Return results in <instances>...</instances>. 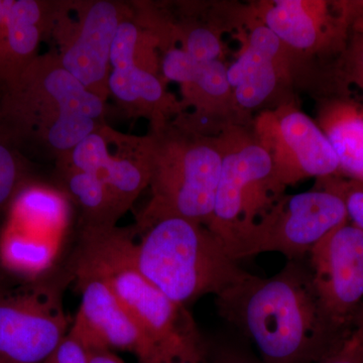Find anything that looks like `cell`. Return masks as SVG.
I'll list each match as a JSON object with an SVG mask.
<instances>
[{"instance_id": "cell-28", "label": "cell", "mask_w": 363, "mask_h": 363, "mask_svg": "<svg viewBox=\"0 0 363 363\" xmlns=\"http://www.w3.org/2000/svg\"><path fill=\"white\" fill-rule=\"evenodd\" d=\"M208 362L209 363H262V360L259 362L250 353L233 347L221 348L215 351L211 359L208 357Z\"/></svg>"}, {"instance_id": "cell-25", "label": "cell", "mask_w": 363, "mask_h": 363, "mask_svg": "<svg viewBox=\"0 0 363 363\" xmlns=\"http://www.w3.org/2000/svg\"><path fill=\"white\" fill-rule=\"evenodd\" d=\"M140 363H209L206 346L202 339L186 344L179 350L157 353Z\"/></svg>"}, {"instance_id": "cell-13", "label": "cell", "mask_w": 363, "mask_h": 363, "mask_svg": "<svg viewBox=\"0 0 363 363\" xmlns=\"http://www.w3.org/2000/svg\"><path fill=\"white\" fill-rule=\"evenodd\" d=\"M252 16L291 51L336 55L345 49L350 26L342 1L274 0L253 6Z\"/></svg>"}, {"instance_id": "cell-32", "label": "cell", "mask_w": 363, "mask_h": 363, "mask_svg": "<svg viewBox=\"0 0 363 363\" xmlns=\"http://www.w3.org/2000/svg\"><path fill=\"white\" fill-rule=\"evenodd\" d=\"M353 334H354L355 338H357L358 342V346H359L360 354H362L363 362V325H360V326L354 328Z\"/></svg>"}, {"instance_id": "cell-31", "label": "cell", "mask_w": 363, "mask_h": 363, "mask_svg": "<svg viewBox=\"0 0 363 363\" xmlns=\"http://www.w3.org/2000/svg\"><path fill=\"white\" fill-rule=\"evenodd\" d=\"M14 0H0V33L6 25L7 16L13 6Z\"/></svg>"}, {"instance_id": "cell-6", "label": "cell", "mask_w": 363, "mask_h": 363, "mask_svg": "<svg viewBox=\"0 0 363 363\" xmlns=\"http://www.w3.org/2000/svg\"><path fill=\"white\" fill-rule=\"evenodd\" d=\"M222 152L220 177L208 228L231 259L253 257L262 222L285 195L274 164L248 125H233L218 135Z\"/></svg>"}, {"instance_id": "cell-14", "label": "cell", "mask_w": 363, "mask_h": 363, "mask_svg": "<svg viewBox=\"0 0 363 363\" xmlns=\"http://www.w3.org/2000/svg\"><path fill=\"white\" fill-rule=\"evenodd\" d=\"M169 81L181 85L184 112L176 121L202 135L217 136L233 125H248L234 99L223 61L199 62L181 52L169 67Z\"/></svg>"}, {"instance_id": "cell-23", "label": "cell", "mask_w": 363, "mask_h": 363, "mask_svg": "<svg viewBox=\"0 0 363 363\" xmlns=\"http://www.w3.org/2000/svg\"><path fill=\"white\" fill-rule=\"evenodd\" d=\"M333 78L336 85L357 86L363 99V30H350L345 49L334 67Z\"/></svg>"}, {"instance_id": "cell-4", "label": "cell", "mask_w": 363, "mask_h": 363, "mask_svg": "<svg viewBox=\"0 0 363 363\" xmlns=\"http://www.w3.org/2000/svg\"><path fill=\"white\" fill-rule=\"evenodd\" d=\"M135 228L140 234L133 243L136 267L176 304L186 307L208 294L217 297L248 274L201 223L167 217Z\"/></svg>"}, {"instance_id": "cell-18", "label": "cell", "mask_w": 363, "mask_h": 363, "mask_svg": "<svg viewBox=\"0 0 363 363\" xmlns=\"http://www.w3.org/2000/svg\"><path fill=\"white\" fill-rule=\"evenodd\" d=\"M316 123L330 142L339 176L363 183V99L336 85L320 99Z\"/></svg>"}, {"instance_id": "cell-8", "label": "cell", "mask_w": 363, "mask_h": 363, "mask_svg": "<svg viewBox=\"0 0 363 363\" xmlns=\"http://www.w3.org/2000/svg\"><path fill=\"white\" fill-rule=\"evenodd\" d=\"M71 272L0 296V363H44L68 334L63 294Z\"/></svg>"}, {"instance_id": "cell-16", "label": "cell", "mask_w": 363, "mask_h": 363, "mask_svg": "<svg viewBox=\"0 0 363 363\" xmlns=\"http://www.w3.org/2000/svg\"><path fill=\"white\" fill-rule=\"evenodd\" d=\"M252 18L240 56L227 68L236 104L248 117L292 80L293 52L269 28Z\"/></svg>"}, {"instance_id": "cell-27", "label": "cell", "mask_w": 363, "mask_h": 363, "mask_svg": "<svg viewBox=\"0 0 363 363\" xmlns=\"http://www.w3.org/2000/svg\"><path fill=\"white\" fill-rule=\"evenodd\" d=\"M316 363H363L359 346L353 332L337 350Z\"/></svg>"}, {"instance_id": "cell-35", "label": "cell", "mask_w": 363, "mask_h": 363, "mask_svg": "<svg viewBox=\"0 0 363 363\" xmlns=\"http://www.w3.org/2000/svg\"><path fill=\"white\" fill-rule=\"evenodd\" d=\"M0 96H1V90H0Z\"/></svg>"}, {"instance_id": "cell-24", "label": "cell", "mask_w": 363, "mask_h": 363, "mask_svg": "<svg viewBox=\"0 0 363 363\" xmlns=\"http://www.w3.org/2000/svg\"><path fill=\"white\" fill-rule=\"evenodd\" d=\"M317 187L330 191L342 199L348 222L363 231V183L340 176L317 180Z\"/></svg>"}, {"instance_id": "cell-15", "label": "cell", "mask_w": 363, "mask_h": 363, "mask_svg": "<svg viewBox=\"0 0 363 363\" xmlns=\"http://www.w3.org/2000/svg\"><path fill=\"white\" fill-rule=\"evenodd\" d=\"M70 272L81 293L71 334L87 350H125L138 360L157 354L149 338L101 279L82 267L72 266Z\"/></svg>"}, {"instance_id": "cell-22", "label": "cell", "mask_w": 363, "mask_h": 363, "mask_svg": "<svg viewBox=\"0 0 363 363\" xmlns=\"http://www.w3.org/2000/svg\"><path fill=\"white\" fill-rule=\"evenodd\" d=\"M176 42L199 62L223 61V45L216 28L198 23H174Z\"/></svg>"}, {"instance_id": "cell-7", "label": "cell", "mask_w": 363, "mask_h": 363, "mask_svg": "<svg viewBox=\"0 0 363 363\" xmlns=\"http://www.w3.org/2000/svg\"><path fill=\"white\" fill-rule=\"evenodd\" d=\"M133 4L114 0L55 1L51 39L61 65L88 90L109 97L112 43Z\"/></svg>"}, {"instance_id": "cell-21", "label": "cell", "mask_w": 363, "mask_h": 363, "mask_svg": "<svg viewBox=\"0 0 363 363\" xmlns=\"http://www.w3.org/2000/svg\"><path fill=\"white\" fill-rule=\"evenodd\" d=\"M30 162L14 143L0 130V213L6 211L30 180Z\"/></svg>"}, {"instance_id": "cell-33", "label": "cell", "mask_w": 363, "mask_h": 363, "mask_svg": "<svg viewBox=\"0 0 363 363\" xmlns=\"http://www.w3.org/2000/svg\"><path fill=\"white\" fill-rule=\"evenodd\" d=\"M360 325H363V302L360 305L359 309L357 310V315H355L354 321H353V330Z\"/></svg>"}, {"instance_id": "cell-10", "label": "cell", "mask_w": 363, "mask_h": 363, "mask_svg": "<svg viewBox=\"0 0 363 363\" xmlns=\"http://www.w3.org/2000/svg\"><path fill=\"white\" fill-rule=\"evenodd\" d=\"M308 257L327 316L340 333L350 336L363 302V231L347 222L322 238Z\"/></svg>"}, {"instance_id": "cell-30", "label": "cell", "mask_w": 363, "mask_h": 363, "mask_svg": "<svg viewBox=\"0 0 363 363\" xmlns=\"http://www.w3.org/2000/svg\"><path fill=\"white\" fill-rule=\"evenodd\" d=\"M88 352H89V363H124L123 359L112 352V350L93 348V350H88Z\"/></svg>"}, {"instance_id": "cell-12", "label": "cell", "mask_w": 363, "mask_h": 363, "mask_svg": "<svg viewBox=\"0 0 363 363\" xmlns=\"http://www.w3.org/2000/svg\"><path fill=\"white\" fill-rule=\"evenodd\" d=\"M57 162L93 174L111 193L123 215L149 187L143 136L124 135L106 124L57 157Z\"/></svg>"}, {"instance_id": "cell-20", "label": "cell", "mask_w": 363, "mask_h": 363, "mask_svg": "<svg viewBox=\"0 0 363 363\" xmlns=\"http://www.w3.org/2000/svg\"><path fill=\"white\" fill-rule=\"evenodd\" d=\"M59 181L81 212V228L116 227L123 216L104 184L93 174L57 162Z\"/></svg>"}, {"instance_id": "cell-9", "label": "cell", "mask_w": 363, "mask_h": 363, "mask_svg": "<svg viewBox=\"0 0 363 363\" xmlns=\"http://www.w3.org/2000/svg\"><path fill=\"white\" fill-rule=\"evenodd\" d=\"M252 128L274 164L284 188L306 179L339 176L335 152L316 121L292 101L281 102L252 119Z\"/></svg>"}, {"instance_id": "cell-26", "label": "cell", "mask_w": 363, "mask_h": 363, "mask_svg": "<svg viewBox=\"0 0 363 363\" xmlns=\"http://www.w3.org/2000/svg\"><path fill=\"white\" fill-rule=\"evenodd\" d=\"M44 363H89V352L84 344L68 332Z\"/></svg>"}, {"instance_id": "cell-29", "label": "cell", "mask_w": 363, "mask_h": 363, "mask_svg": "<svg viewBox=\"0 0 363 363\" xmlns=\"http://www.w3.org/2000/svg\"><path fill=\"white\" fill-rule=\"evenodd\" d=\"M350 30H363V1H342Z\"/></svg>"}, {"instance_id": "cell-34", "label": "cell", "mask_w": 363, "mask_h": 363, "mask_svg": "<svg viewBox=\"0 0 363 363\" xmlns=\"http://www.w3.org/2000/svg\"><path fill=\"white\" fill-rule=\"evenodd\" d=\"M0 278H1V269H0Z\"/></svg>"}, {"instance_id": "cell-17", "label": "cell", "mask_w": 363, "mask_h": 363, "mask_svg": "<svg viewBox=\"0 0 363 363\" xmlns=\"http://www.w3.org/2000/svg\"><path fill=\"white\" fill-rule=\"evenodd\" d=\"M55 1L14 0L0 33V90L13 84L51 39Z\"/></svg>"}, {"instance_id": "cell-5", "label": "cell", "mask_w": 363, "mask_h": 363, "mask_svg": "<svg viewBox=\"0 0 363 363\" xmlns=\"http://www.w3.org/2000/svg\"><path fill=\"white\" fill-rule=\"evenodd\" d=\"M135 228H81L72 266L102 279L135 319L157 353L201 337L186 307L176 304L145 278L133 255Z\"/></svg>"}, {"instance_id": "cell-19", "label": "cell", "mask_w": 363, "mask_h": 363, "mask_svg": "<svg viewBox=\"0 0 363 363\" xmlns=\"http://www.w3.org/2000/svg\"><path fill=\"white\" fill-rule=\"evenodd\" d=\"M108 90L128 116L145 117L150 126L168 123L184 112L181 101L168 92L161 76L133 63L111 67Z\"/></svg>"}, {"instance_id": "cell-1", "label": "cell", "mask_w": 363, "mask_h": 363, "mask_svg": "<svg viewBox=\"0 0 363 363\" xmlns=\"http://www.w3.org/2000/svg\"><path fill=\"white\" fill-rule=\"evenodd\" d=\"M216 306L262 363H316L350 337L331 323L303 259L288 260L271 278L247 274L217 296Z\"/></svg>"}, {"instance_id": "cell-11", "label": "cell", "mask_w": 363, "mask_h": 363, "mask_svg": "<svg viewBox=\"0 0 363 363\" xmlns=\"http://www.w3.org/2000/svg\"><path fill=\"white\" fill-rule=\"evenodd\" d=\"M347 222L342 199L330 191L316 187L284 195L259 226L253 255L276 252L288 260L304 259L322 238Z\"/></svg>"}, {"instance_id": "cell-2", "label": "cell", "mask_w": 363, "mask_h": 363, "mask_svg": "<svg viewBox=\"0 0 363 363\" xmlns=\"http://www.w3.org/2000/svg\"><path fill=\"white\" fill-rule=\"evenodd\" d=\"M105 104L64 69L56 52H45L1 91L0 130L25 155L58 157L105 125Z\"/></svg>"}, {"instance_id": "cell-3", "label": "cell", "mask_w": 363, "mask_h": 363, "mask_svg": "<svg viewBox=\"0 0 363 363\" xmlns=\"http://www.w3.org/2000/svg\"><path fill=\"white\" fill-rule=\"evenodd\" d=\"M152 198L136 227L167 217H181L208 226L220 177L218 135H202L175 118L150 126L143 136Z\"/></svg>"}]
</instances>
